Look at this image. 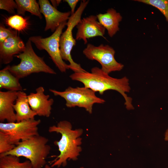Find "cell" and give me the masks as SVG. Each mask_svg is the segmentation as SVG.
I'll list each match as a JSON object with an SVG mask.
<instances>
[{"label": "cell", "instance_id": "obj_4", "mask_svg": "<svg viewBox=\"0 0 168 168\" xmlns=\"http://www.w3.org/2000/svg\"><path fill=\"white\" fill-rule=\"evenodd\" d=\"M16 57L21 60L16 65H9L10 72L19 79L33 73L43 72L56 74L55 72L45 63L43 58L37 55L32 48L31 42L28 39L25 44V50Z\"/></svg>", "mask_w": 168, "mask_h": 168}, {"label": "cell", "instance_id": "obj_2", "mask_svg": "<svg viewBox=\"0 0 168 168\" xmlns=\"http://www.w3.org/2000/svg\"><path fill=\"white\" fill-rule=\"evenodd\" d=\"M49 133L56 132L61 135L59 141H55L54 144L57 146L60 152L59 155L51 163V166L59 167L65 166L67 160L75 161L82 151L80 146L82 139L80 137L83 133L82 129H72L71 123L66 120L59 122L56 126H50L48 129Z\"/></svg>", "mask_w": 168, "mask_h": 168}, {"label": "cell", "instance_id": "obj_25", "mask_svg": "<svg viewBox=\"0 0 168 168\" xmlns=\"http://www.w3.org/2000/svg\"><path fill=\"white\" fill-rule=\"evenodd\" d=\"M67 2L70 6L71 9V15L74 13L76 7L79 1L78 0H65L63 1Z\"/></svg>", "mask_w": 168, "mask_h": 168}, {"label": "cell", "instance_id": "obj_9", "mask_svg": "<svg viewBox=\"0 0 168 168\" xmlns=\"http://www.w3.org/2000/svg\"><path fill=\"white\" fill-rule=\"evenodd\" d=\"M83 53L88 59L98 61L101 66L102 70L108 74L113 72L120 71L124 67L123 64L116 61L115 50L108 45L101 44L96 46L88 44Z\"/></svg>", "mask_w": 168, "mask_h": 168}, {"label": "cell", "instance_id": "obj_7", "mask_svg": "<svg viewBox=\"0 0 168 168\" xmlns=\"http://www.w3.org/2000/svg\"><path fill=\"white\" fill-rule=\"evenodd\" d=\"M67 23V21L61 23L53 34L48 37L35 36L29 39L38 49L44 50L47 52L56 66L62 72L69 69V65L66 63L62 58L59 45L60 37Z\"/></svg>", "mask_w": 168, "mask_h": 168}, {"label": "cell", "instance_id": "obj_19", "mask_svg": "<svg viewBox=\"0 0 168 168\" xmlns=\"http://www.w3.org/2000/svg\"><path fill=\"white\" fill-rule=\"evenodd\" d=\"M0 168H35L29 160L21 162L19 157L11 155L0 156Z\"/></svg>", "mask_w": 168, "mask_h": 168}, {"label": "cell", "instance_id": "obj_28", "mask_svg": "<svg viewBox=\"0 0 168 168\" xmlns=\"http://www.w3.org/2000/svg\"><path fill=\"white\" fill-rule=\"evenodd\" d=\"M44 168H52V167L49 165L46 164L44 167Z\"/></svg>", "mask_w": 168, "mask_h": 168}, {"label": "cell", "instance_id": "obj_17", "mask_svg": "<svg viewBox=\"0 0 168 168\" xmlns=\"http://www.w3.org/2000/svg\"><path fill=\"white\" fill-rule=\"evenodd\" d=\"M9 65L0 71V88L8 91H22L19 79L13 75L9 69Z\"/></svg>", "mask_w": 168, "mask_h": 168}, {"label": "cell", "instance_id": "obj_8", "mask_svg": "<svg viewBox=\"0 0 168 168\" xmlns=\"http://www.w3.org/2000/svg\"><path fill=\"white\" fill-rule=\"evenodd\" d=\"M40 119H35L19 122L0 123V132L7 137L9 142L16 145L21 141L39 135L38 126Z\"/></svg>", "mask_w": 168, "mask_h": 168}, {"label": "cell", "instance_id": "obj_23", "mask_svg": "<svg viewBox=\"0 0 168 168\" xmlns=\"http://www.w3.org/2000/svg\"><path fill=\"white\" fill-rule=\"evenodd\" d=\"M17 7L16 2L13 0H0V9L6 11L10 14H15Z\"/></svg>", "mask_w": 168, "mask_h": 168}, {"label": "cell", "instance_id": "obj_20", "mask_svg": "<svg viewBox=\"0 0 168 168\" xmlns=\"http://www.w3.org/2000/svg\"><path fill=\"white\" fill-rule=\"evenodd\" d=\"M6 24L16 31H22L27 28L28 26L27 19L19 15H14L6 18Z\"/></svg>", "mask_w": 168, "mask_h": 168}, {"label": "cell", "instance_id": "obj_3", "mask_svg": "<svg viewBox=\"0 0 168 168\" xmlns=\"http://www.w3.org/2000/svg\"><path fill=\"white\" fill-rule=\"evenodd\" d=\"M48 138L38 135L20 141L11 151L0 156L8 155L23 157L28 159L35 168H43L46 164V159L49 154L50 146Z\"/></svg>", "mask_w": 168, "mask_h": 168}, {"label": "cell", "instance_id": "obj_6", "mask_svg": "<svg viewBox=\"0 0 168 168\" xmlns=\"http://www.w3.org/2000/svg\"><path fill=\"white\" fill-rule=\"evenodd\" d=\"M49 91L54 96H59L64 98L67 107L83 108L90 114L92 113L94 104H103L105 102L104 99L96 96L95 92L85 86L76 88L69 86L63 91L51 89Z\"/></svg>", "mask_w": 168, "mask_h": 168}, {"label": "cell", "instance_id": "obj_10", "mask_svg": "<svg viewBox=\"0 0 168 168\" xmlns=\"http://www.w3.org/2000/svg\"><path fill=\"white\" fill-rule=\"evenodd\" d=\"M77 28L75 39L82 40L85 44L87 43L88 39L97 36L104 37L105 33V28L95 15H91L81 19Z\"/></svg>", "mask_w": 168, "mask_h": 168}, {"label": "cell", "instance_id": "obj_14", "mask_svg": "<svg viewBox=\"0 0 168 168\" xmlns=\"http://www.w3.org/2000/svg\"><path fill=\"white\" fill-rule=\"evenodd\" d=\"M18 91H0V121L16 122L13 105L17 98Z\"/></svg>", "mask_w": 168, "mask_h": 168}, {"label": "cell", "instance_id": "obj_26", "mask_svg": "<svg viewBox=\"0 0 168 168\" xmlns=\"http://www.w3.org/2000/svg\"><path fill=\"white\" fill-rule=\"evenodd\" d=\"M50 1L52 4V5L55 8H56V7L61 2V0H51Z\"/></svg>", "mask_w": 168, "mask_h": 168}, {"label": "cell", "instance_id": "obj_21", "mask_svg": "<svg viewBox=\"0 0 168 168\" xmlns=\"http://www.w3.org/2000/svg\"><path fill=\"white\" fill-rule=\"evenodd\" d=\"M135 1L151 5L158 9L168 22V0H136Z\"/></svg>", "mask_w": 168, "mask_h": 168}, {"label": "cell", "instance_id": "obj_27", "mask_svg": "<svg viewBox=\"0 0 168 168\" xmlns=\"http://www.w3.org/2000/svg\"><path fill=\"white\" fill-rule=\"evenodd\" d=\"M164 140L165 141H168V128L165 133Z\"/></svg>", "mask_w": 168, "mask_h": 168}, {"label": "cell", "instance_id": "obj_1", "mask_svg": "<svg viewBox=\"0 0 168 168\" xmlns=\"http://www.w3.org/2000/svg\"><path fill=\"white\" fill-rule=\"evenodd\" d=\"M69 77L74 81L80 82L85 87L95 92L103 95L108 90H114L119 93L125 100L124 105L128 110L134 109L132 105V99L128 96L126 92L131 90L128 79L126 76L117 78L110 76L103 71L101 68L94 67L91 69V72L86 71L74 72Z\"/></svg>", "mask_w": 168, "mask_h": 168}, {"label": "cell", "instance_id": "obj_13", "mask_svg": "<svg viewBox=\"0 0 168 168\" xmlns=\"http://www.w3.org/2000/svg\"><path fill=\"white\" fill-rule=\"evenodd\" d=\"M25 44L17 33L0 43V59L2 63H11L15 55L23 52Z\"/></svg>", "mask_w": 168, "mask_h": 168}, {"label": "cell", "instance_id": "obj_29", "mask_svg": "<svg viewBox=\"0 0 168 168\" xmlns=\"http://www.w3.org/2000/svg\"><path fill=\"white\" fill-rule=\"evenodd\" d=\"M167 82H168V80H167Z\"/></svg>", "mask_w": 168, "mask_h": 168}, {"label": "cell", "instance_id": "obj_15", "mask_svg": "<svg viewBox=\"0 0 168 168\" xmlns=\"http://www.w3.org/2000/svg\"><path fill=\"white\" fill-rule=\"evenodd\" d=\"M27 96L22 91H18L17 98L13 106L16 122L34 119L37 115L30 107Z\"/></svg>", "mask_w": 168, "mask_h": 168}, {"label": "cell", "instance_id": "obj_22", "mask_svg": "<svg viewBox=\"0 0 168 168\" xmlns=\"http://www.w3.org/2000/svg\"><path fill=\"white\" fill-rule=\"evenodd\" d=\"M15 146L9 142L6 135L0 132V155L11 151Z\"/></svg>", "mask_w": 168, "mask_h": 168}, {"label": "cell", "instance_id": "obj_12", "mask_svg": "<svg viewBox=\"0 0 168 168\" xmlns=\"http://www.w3.org/2000/svg\"><path fill=\"white\" fill-rule=\"evenodd\" d=\"M27 97L30 108L37 115L46 117L50 116L54 100L49 98V95L45 94L43 86L37 88L35 93H30Z\"/></svg>", "mask_w": 168, "mask_h": 168}, {"label": "cell", "instance_id": "obj_18", "mask_svg": "<svg viewBox=\"0 0 168 168\" xmlns=\"http://www.w3.org/2000/svg\"><path fill=\"white\" fill-rule=\"evenodd\" d=\"M17 5L18 15L24 16L26 12L38 17L42 18L39 3L35 0H16Z\"/></svg>", "mask_w": 168, "mask_h": 168}, {"label": "cell", "instance_id": "obj_5", "mask_svg": "<svg viewBox=\"0 0 168 168\" xmlns=\"http://www.w3.org/2000/svg\"><path fill=\"white\" fill-rule=\"evenodd\" d=\"M89 0H84L81 1L79 6L74 14L71 15L67 22V28L61 35L59 40L61 55L62 59L69 62V69L74 72H85L80 64L73 60L71 55V51L76 45V40L72 35V30L77 26L81 19L82 15L88 4Z\"/></svg>", "mask_w": 168, "mask_h": 168}, {"label": "cell", "instance_id": "obj_16", "mask_svg": "<svg viewBox=\"0 0 168 168\" xmlns=\"http://www.w3.org/2000/svg\"><path fill=\"white\" fill-rule=\"evenodd\" d=\"M99 22L106 29L110 37H112L119 30V23L122 17L114 9H108L106 13L96 15Z\"/></svg>", "mask_w": 168, "mask_h": 168}, {"label": "cell", "instance_id": "obj_24", "mask_svg": "<svg viewBox=\"0 0 168 168\" xmlns=\"http://www.w3.org/2000/svg\"><path fill=\"white\" fill-rule=\"evenodd\" d=\"M17 33V31L11 29L6 28L2 24L0 25V43L3 42L9 37Z\"/></svg>", "mask_w": 168, "mask_h": 168}, {"label": "cell", "instance_id": "obj_11", "mask_svg": "<svg viewBox=\"0 0 168 168\" xmlns=\"http://www.w3.org/2000/svg\"><path fill=\"white\" fill-rule=\"evenodd\" d=\"M40 11L46 21L44 31L50 30L54 32L60 25L68 20L71 15V11L61 12L54 7L48 0H39Z\"/></svg>", "mask_w": 168, "mask_h": 168}]
</instances>
